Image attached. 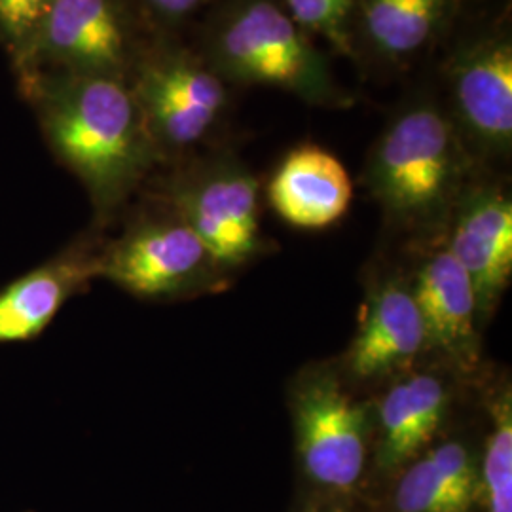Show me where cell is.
Wrapping results in <instances>:
<instances>
[{
  "label": "cell",
  "mask_w": 512,
  "mask_h": 512,
  "mask_svg": "<svg viewBox=\"0 0 512 512\" xmlns=\"http://www.w3.org/2000/svg\"><path fill=\"white\" fill-rule=\"evenodd\" d=\"M57 160L109 222L162 164L126 78L35 74L21 80Z\"/></svg>",
  "instance_id": "6da1fadb"
},
{
  "label": "cell",
  "mask_w": 512,
  "mask_h": 512,
  "mask_svg": "<svg viewBox=\"0 0 512 512\" xmlns=\"http://www.w3.org/2000/svg\"><path fill=\"white\" fill-rule=\"evenodd\" d=\"M478 165L440 101L435 84L395 107L366 158L363 184L399 232L444 234Z\"/></svg>",
  "instance_id": "7a4b0ae2"
},
{
  "label": "cell",
  "mask_w": 512,
  "mask_h": 512,
  "mask_svg": "<svg viewBox=\"0 0 512 512\" xmlns=\"http://www.w3.org/2000/svg\"><path fill=\"white\" fill-rule=\"evenodd\" d=\"M194 48L232 88H275L321 109L355 105L327 54L281 0H219L202 19Z\"/></svg>",
  "instance_id": "3957f363"
},
{
  "label": "cell",
  "mask_w": 512,
  "mask_h": 512,
  "mask_svg": "<svg viewBox=\"0 0 512 512\" xmlns=\"http://www.w3.org/2000/svg\"><path fill=\"white\" fill-rule=\"evenodd\" d=\"M440 101L480 167L512 152L511 0H461L433 55Z\"/></svg>",
  "instance_id": "277c9868"
},
{
  "label": "cell",
  "mask_w": 512,
  "mask_h": 512,
  "mask_svg": "<svg viewBox=\"0 0 512 512\" xmlns=\"http://www.w3.org/2000/svg\"><path fill=\"white\" fill-rule=\"evenodd\" d=\"M294 439L308 503L351 509L372 476L374 410L353 397L338 372H304L293 389Z\"/></svg>",
  "instance_id": "5b68a950"
},
{
  "label": "cell",
  "mask_w": 512,
  "mask_h": 512,
  "mask_svg": "<svg viewBox=\"0 0 512 512\" xmlns=\"http://www.w3.org/2000/svg\"><path fill=\"white\" fill-rule=\"evenodd\" d=\"M128 84L162 164L192 158L217 139L232 112L234 88L181 38H156Z\"/></svg>",
  "instance_id": "8992f818"
},
{
  "label": "cell",
  "mask_w": 512,
  "mask_h": 512,
  "mask_svg": "<svg viewBox=\"0 0 512 512\" xmlns=\"http://www.w3.org/2000/svg\"><path fill=\"white\" fill-rule=\"evenodd\" d=\"M167 177L158 202L194 230L222 272L251 262L264 247L260 183L232 152L188 158Z\"/></svg>",
  "instance_id": "52a82bcc"
},
{
  "label": "cell",
  "mask_w": 512,
  "mask_h": 512,
  "mask_svg": "<svg viewBox=\"0 0 512 512\" xmlns=\"http://www.w3.org/2000/svg\"><path fill=\"white\" fill-rule=\"evenodd\" d=\"M154 40L129 0H54L19 80L52 73L128 80Z\"/></svg>",
  "instance_id": "ba28073f"
},
{
  "label": "cell",
  "mask_w": 512,
  "mask_h": 512,
  "mask_svg": "<svg viewBox=\"0 0 512 512\" xmlns=\"http://www.w3.org/2000/svg\"><path fill=\"white\" fill-rule=\"evenodd\" d=\"M222 274L202 239L162 202L101 245V277L139 298L202 293Z\"/></svg>",
  "instance_id": "9c48e42d"
},
{
  "label": "cell",
  "mask_w": 512,
  "mask_h": 512,
  "mask_svg": "<svg viewBox=\"0 0 512 512\" xmlns=\"http://www.w3.org/2000/svg\"><path fill=\"white\" fill-rule=\"evenodd\" d=\"M461 0H353L351 63L368 73L404 74L433 59Z\"/></svg>",
  "instance_id": "30bf717a"
},
{
  "label": "cell",
  "mask_w": 512,
  "mask_h": 512,
  "mask_svg": "<svg viewBox=\"0 0 512 512\" xmlns=\"http://www.w3.org/2000/svg\"><path fill=\"white\" fill-rule=\"evenodd\" d=\"M444 234L446 251L473 285L482 323L494 313L512 277V200L505 184L476 175Z\"/></svg>",
  "instance_id": "8fae6325"
},
{
  "label": "cell",
  "mask_w": 512,
  "mask_h": 512,
  "mask_svg": "<svg viewBox=\"0 0 512 512\" xmlns=\"http://www.w3.org/2000/svg\"><path fill=\"white\" fill-rule=\"evenodd\" d=\"M452 385L439 372H404L374 410L372 476L382 482L440 437L452 408Z\"/></svg>",
  "instance_id": "7c38bea8"
},
{
  "label": "cell",
  "mask_w": 512,
  "mask_h": 512,
  "mask_svg": "<svg viewBox=\"0 0 512 512\" xmlns=\"http://www.w3.org/2000/svg\"><path fill=\"white\" fill-rule=\"evenodd\" d=\"M423 351L425 332L410 283L403 277L380 281L366 298L344 370L359 382L401 376Z\"/></svg>",
  "instance_id": "4fadbf2b"
},
{
  "label": "cell",
  "mask_w": 512,
  "mask_h": 512,
  "mask_svg": "<svg viewBox=\"0 0 512 512\" xmlns=\"http://www.w3.org/2000/svg\"><path fill=\"white\" fill-rule=\"evenodd\" d=\"M412 294L425 332V351H435L463 372L480 359L475 291L458 260L440 247L425 256L414 275Z\"/></svg>",
  "instance_id": "5bb4252c"
},
{
  "label": "cell",
  "mask_w": 512,
  "mask_h": 512,
  "mask_svg": "<svg viewBox=\"0 0 512 512\" xmlns=\"http://www.w3.org/2000/svg\"><path fill=\"white\" fill-rule=\"evenodd\" d=\"M101 277V245L73 243L0 291V344L40 336L74 294Z\"/></svg>",
  "instance_id": "9a60e30c"
},
{
  "label": "cell",
  "mask_w": 512,
  "mask_h": 512,
  "mask_svg": "<svg viewBox=\"0 0 512 512\" xmlns=\"http://www.w3.org/2000/svg\"><path fill=\"white\" fill-rule=\"evenodd\" d=\"M480 448L442 439L385 482V512H476Z\"/></svg>",
  "instance_id": "2e32d148"
},
{
  "label": "cell",
  "mask_w": 512,
  "mask_h": 512,
  "mask_svg": "<svg viewBox=\"0 0 512 512\" xmlns=\"http://www.w3.org/2000/svg\"><path fill=\"white\" fill-rule=\"evenodd\" d=\"M268 200L291 226L321 230L348 213L353 181L334 154L306 143L293 148L275 167Z\"/></svg>",
  "instance_id": "e0dca14e"
},
{
  "label": "cell",
  "mask_w": 512,
  "mask_h": 512,
  "mask_svg": "<svg viewBox=\"0 0 512 512\" xmlns=\"http://www.w3.org/2000/svg\"><path fill=\"white\" fill-rule=\"evenodd\" d=\"M492 427L480 446L476 512H512V393L505 385L490 406Z\"/></svg>",
  "instance_id": "ac0fdd59"
},
{
  "label": "cell",
  "mask_w": 512,
  "mask_h": 512,
  "mask_svg": "<svg viewBox=\"0 0 512 512\" xmlns=\"http://www.w3.org/2000/svg\"><path fill=\"white\" fill-rule=\"evenodd\" d=\"M294 21L334 54L351 61L349 21L353 0H281Z\"/></svg>",
  "instance_id": "d6986e66"
},
{
  "label": "cell",
  "mask_w": 512,
  "mask_h": 512,
  "mask_svg": "<svg viewBox=\"0 0 512 512\" xmlns=\"http://www.w3.org/2000/svg\"><path fill=\"white\" fill-rule=\"evenodd\" d=\"M54 0H0V44L18 74L27 65L35 38Z\"/></svg>",
  "instance_id": "ffe728a7"
},
{
  "label": "cell",
  "mask_w": 512,
  "mask_h": 512,
  "mask_svg": "<svg viewBox=\"0 0 512 512\" xmlns=\"http://www.w3.org/2000/svg\"><path fill=\"white\" fill-rule=\"evenodd\" d=\"M156 38H181L184 29L211 12L219 0H129Z\"/></svg>",
  "instance_id": "44dd1931"
},
{
  "label": "cell",
  "mask_w": 512,
  "mask_h": 512,
  "mask_svg": "<svg viewBox=\"0 0 512 512\" xmlns=\"http://www.w3.org/2000/svg\"><path fill=\"white\" fill-rule=\"evenodd\" d=\"M298 512H353L344 507H334V505H317V503H306Z\"/></svg>",
  "instance_id": "7402d4cb"
}]
</instances>
